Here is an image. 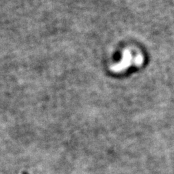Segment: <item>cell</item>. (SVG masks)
Segmentation results:
<instances>
[{"mask_svg": "<svg viewBox=\"0 0 174 174\" xmlns=\"http://www.w3.org/2000/svg\"><path fill=\"white\" fill-rule=\"evenodd\" d=\"M133 63L132 53L129 49L124 50L121 61L111 67V71L113 72H121L127 69Z\"/></svg>", "mask_w": 174, "mask_h": 174, "instance_id": "obj_1", "label": "cell"}, {"mask_svg": "<svg viewBox=\"0 0 174 174\" xmlns=\"http://www.w3.org/2000/svg\"><path fill=\"white\" fill-rule=\"evenodd\" d=\"M144 61V57L142 54H137V56L133 59V63L136 66H140Z\"/></svg>", "mask_w": 174, "mask_h": 174, "instance_id": "obj_2", "label": "cell"}]
</instances>
